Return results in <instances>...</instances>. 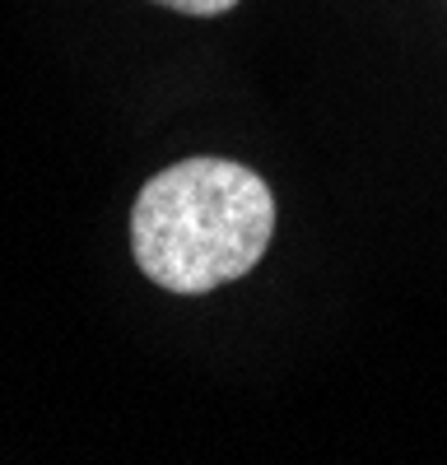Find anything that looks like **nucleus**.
<instances>
[{"instance_id":"f257e3e1","label":"nucleus","mask_w":447,"mask_h":465,"mask_svg":"<svg viewBox=\"0 0 447 465\" xmlns=\"http://www.w3.org/2000/svg\"><path fill=\"white\" fill-rule=\"evenodd\" d=\"M275 196L233 159H182L131 205V256L149 284L196 298L243 280L266 256Z\"/></svg>"},{"instance_id":"f03ea898","label":"nucleus","mask_w":447,"mask_h":465,"mask_svg":"<svg viewBox=\"0 0 447 465\" xmlns=\"http://www.w3.org/2000/svg\"><path fill=\"white\" fill-rule=\"evenodd\" d=\"M164 10H177V15H196V19H214V15H229L238 0H154Z\"/></svg>"}]
</instances>
